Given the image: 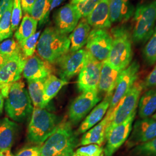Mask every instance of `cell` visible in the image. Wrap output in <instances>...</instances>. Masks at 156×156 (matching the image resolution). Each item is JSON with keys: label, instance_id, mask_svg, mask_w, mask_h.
Here are the masks:
<instances>
[{"label": "cell", "instance_id": "43", "mask_svg": "<svg viewBox=\"0 0 156 156\" xmlns=\"http://www.w3.org/2000/svg\"><path fill=\"white\" fill-rule=\"evenodd\" d=\"M0 156H14V155L12 153L11 149H7L0 151Z\"/></svg>", "mask_w": 156, "mask_h": 156}, {"label": "cell", "instance_id": "46", "mask_svg": "<svg viewBox=\"0 0 156 156\" xmlns=\"http://www.w3.org/2000/svg\"><path fill=\"white\" fill-rule=\"evenodd\" d=\"M83 0H70V4H73V5H76L78 4L79 2L82 1Z\"/></svg>", "mask_w": 156, "mask_h": 156}, {"label": "cell", "instance_id": "31", "mask_svg": "<svg viewBox=\"0 0 156 156\" xmlns=\"http://www.w3.org/2000/svg\"><path fill=\"white\" fill-rule=\"evenodd\" d=\"M143 57L148 65L152 66L156 62V26L153 33L145 45Z\"/></svg>", "mask_w": 156, "mask_h": 156}, {"label": "cell", "instance_id": "44", "mask_svg": "<svg viewBox=\"0 0 156 156\" xmlns=\"http://www.w3.org/2000/svg\"><path fill=\"white\" fill-rule=\"evenodd\" d=\"M4 106V97L1 94L0 91V115L2 113L3 108Z\"/></svg>", "mask_w": 156, "mask_h": 156}, {"label": "cell", "instance_id": "21", "mask_svg": "<svg viewBox=\"0 0 156 156\" xmlns=\"http://www.w3.org/2000/svg\"><path fill=\"white\" fill-rule=\"evenodd\" d=\"M112 95H106L104 100L95 106L78 129V134H83L101 122L109 109Z\"/></svg>", "mask_w": 156, "mask_h": 156}, {"label": "cell", "instance_id": "23", "mask_svg": "<svg viewBox=\"0 0 156 156\" xmlns=\"http://www.w3.org/2000/svg\"><path fill=\"white\" fill-rule=\"evenodd\" d=\"M91 27L86 18H82L69 36L70 40L69 51H75L82 49L87 43Z\"/></svg>", "mask_w": 156, "mask_h": 156}, {"label": "cell", "instance_id": "6", "mask_svg": "<svg viewBox=\"0 0 156 156\" xmlns=\"http://www.w3.org/2000/svg\"><path fill=\"white\" fill-rule=\"evenodd\" d=\"M56 115L45 108H34L27 129V139L32 144L42 145L59 126Z\"/></svg>", "mask_w": 156, "mask_h": 156}, {"label": "cell", "instance_id": "39", "mask_svg": "<svg viewBox=\"0 0 156 156\" xmlns=\"http://www.w3.org/2000/svg\"><path fill=\"white\" fill-rule=\"evenodd\" d=\"M144 82L145 88H156V66L148 76L145 79Z\"/></svg>", "mask_w": 156, "mask_h": 156}, {"label": "cell", "instance_id": "7", "mask_svg": "<svg viewBox=\"0 0 156 156\" xmlns=\"http://www.w3.org/2000/svg\"><path fill=\"white\" fill-rule=\"evenodd\" d=\"M144 89V82L136 81L132 88L125 95L111 113L105 136L112 129L123 123L134 112L136 111L140 95Z\"/></svg>", "mask_w": 156, "mask_h": 156}, {"label": "cell", "instance_id": "18", "mask_svg": "<svg viewBox=\"0 0 156 156\" xmlns=\"http://www.w3.org/2000/svg\"><path fill=\"white\" fill-rule=\"evenodd\" d=\"M123 70L113 67L106 60L102 62L98 91L106 93V95H113L120 74Z\"/></svg>", "mask_w": 156, "mask_h": 156}, {"label": "cell", "instance_id": "25", "mask_svg": "<svg viewBox=\"0 0 156 156\" xmlns=\"http://www.w3.org/2000/svg\"><path fill=\"white\" fill-rule=\"evenodd\" d=\"M67 83V81L59 79L54 75H50L44 82V94L41 108H45L49 104L50 101L55 97L62 87Z\"/></svg>", "mask_w": 156, "mask_h": 156}, {"label": "cell", "instance_id": "35", "mask_svg": "<svg viewBox=\"0 0 156 156\" xmlns=\"http://www.w3.org/2000/svg\"><path fill=\"white\" fill-rule=\"evenodd\" d=\"M22 18V8L21 0H13L11 17V28L13 32L19 27Z\"/></svg>", "mask_w": 156, "mask_h": 156}, {"label": "cell", "instance_id": "11", "mask_svg": "<svg viewBox=\"0 0 156 156\" xmlns=\"http://www.w3.org/2000/svg\"><path fill=\"white\" fill-rule=\"evenodd\" d=\"M98 91H84L74 100L68 112V116L71 123L74 124L79 123L100 101L101 98Z\"/></svg>", "mask_w": 156, "mask_h": 156}, {"label": "cell", "instance_id": "27", "mask_svg": "<svg viewBox=\"0 0 156 156\" xmlns=\"http://www.w3.org/2000/svg\"><path fill=\"white\" fill-rule=\"evenodd\" d=\"M38 23V22L37 20L34 19L27 13H25L20 26L15 33V38L19 43L28 38L35 33Z\"/></svg>", "mask_w": 156, "mask_h": 156}, {"label": "cell", "instance_id": "3", "mask_svg": "<svg viewBox=\"0 0 156 156\" xmlns=\"http://www.w3.org/2000/svg\"><path fill=\"white\" fill-rule=\"evenodd\" d=\"M69 48L70 40L67 35L60 33L55 27H49L39 37L37 50L41 58L52 64L67 53Z\"/></svg>", "mask_w": 156, "mask_h": 156}, {"label": "cell", "instance_id": "5", "mask_svg": "<svg viewBox=\"0 0 156 156\" xmlns=\"http://www.w3.org/2000/svg\"><path fill=\"white\" fill-rule=\"evenodd\" d=\"M6 98V113L13 121L22 123L33 113L32 102L22 80L12 84Z\"/></svg>", "mask_w": 156, "mask_h": 156}, {"label": "cell", "instance_id": "50", "mask_svg": "<svg viewBox=\"0 0 156 156\" xmlns=\"http://www.w3.org/2000/svg\"><path fill=\"white\" fill-rule=\"evenodd\" d=\"M4 41V39L2 38V37H1V35H0V42H2V41Z\"/></svg>", "mask_w": 156, "mask_h": 156}, {"label": "cell", "instance_id": "36", "mask_svg": "<svg viewBox=\"0 0 156 156\" xmlns=\"http://www.w3.org/2000/svg\"><path fill=\"white\" fill-rule=\"evenodd\" d=\"M100 0H83L75 5L82 18H86L93 11Z\"/></svg>", "mask_w": 156, "mask_h": 156}, {"label": "cell", "instance_id": "29", "mask_svg": "<svg viewBox=\"0 0 156 156\" xmlns=\"http://www.w3.org/2000/svg\"><path fill=\"white\" fill-rule=\"evenodd\" d=\"M44 80H30L28 82V94L35 108H41L44 94Z\"/></svg>", "mask_w": 156, "mask_h": 156}, {"label": "cell", "instance_id": "33", "mask_svg": "<svg viewBox=\"0 0 156 156\" xmlns=\"http://www.w3.org/2000/svg\"><path fill=\"white\" fill-rule=\"evenodd\" d=\"M131 154L134 156H156V138L134 147Z\"/></svg>", "mask_w": 156, "mask_h": 156}, {"label": "cell", "instance_id": "30", "mask_svg": "<svg viewBox=\"0 0 156 156\" xmlns=\"http://www.w3.org/2000/svg\"><path fill=\"white\" fill-rule=\"evenodd\" d=\"M13 0H12L8 8L4 13L0 20V35L4 39L10 38L13 34L11 28L12 11Z\"/></svg>", "mask_w": 156, "mask_h": 156}, {"label": "cell", "instance_id": "26", "mask_svg": "<svg viewBox=\"0 0 156 156\" xmlns=\"http://www.w3.org/2000/svg\"><path fill=\"white\" fill-rule=\"evenodd\" d=\"M138 107L141 119L150 117L156 113V88H152L144 93L140 97Z\"/></svg>", "mask_w": 156, "mask_h": 156}, {"label": "cell", "instance_id": "51", "mask_svg": "<svg viewBox=\"0 0 156 156\" xmlns=\"http://www.w3.org/2000/svg\"><path fill=\"white\" fill-rule=\"evenodd\" d=\"M71 156H76V153H74V154H73Z\"/></svg>", "mask_w": 156, "mask_h": 156}, {"label": "cell", "instance_id": "15", "mask_svg": "<svg viewBox=\"0 0 156 156\" xmlns=\"http://www.w3.org/2000/svg\"><path fill=\"white\" fill-rule=\"evenodd\" d=\"M53 18L56 30L60 33L67 35L73 32L82 16L75 5L68 4L57 10Z\"/></svg>", "mask_w": 156, "mask_h": 156}, {"label": "cell", "instance_id": "1", "mask_svg": "<svg viewBox=\"0 0 156 156\" xmlns=\"http://www.w3.org/2000/svg\"><path fill=\"white\" fill-rule=\"evenodd\" d=\"M112 45L106 60L113 67L120 70L126 68L133 59V41L131 30L124 24H119L111 31Z\"/></svg>", "mask_w": 156, "mask_h": 156}, {"label": "cell", "instance_id": "20", "mask_svg": "<svg viewBox=\"0 0 156 156\" xmlns=\"http://www.w3.org/2000/svg\"><path fill=\"white\" fill-rule=\"evenodd\" d=\"M109 4L112 24H123L133 17L135 8L131 0H109Z\"/></svg>", "mask_w": 156, "mask_h": 156}, {"label": "cell", "instance_id": "8", "mask_svg": "<svg viewBox=\"0 0 156 156\" xmlns=\"http://www.w3.org/2000/svg\"><path fill=\"white\" fill-rule=\"evenodd\" d=\"M112 37L106 29L93 28L90 31L86 43V50L101 62L107 60L111 49Z\"/></svg>", "mask_w": 156, "mask_h": 156}, {"label": "cell", "instance_id": "32", "mask_svg": "<svg viewBox=\"0 0 156 156\" xmlns=\"http://www.w3.org/2000/svg\"><path fill=\"white\" fill-rule=\"evenodd\" d=\"M40 34L41 31H38L34 34L31 37H28V38L24 39L19 43L23 55L26 58L33 56L37 49Z\"/></svg>", "mask_w": 156, "mask_h": 156}, {"label": "cell", "instance_id": "13", "mask_svg": "<svg viewBox=\"0 0 156 156\" xmlns=\"http://www.w3.org/2000/svg\"><path fill=\"white\" fill-rule=\"evenodd\" d=\"M140 68L139 62L134 61L121 72L112 97L108 110H113L121 99L132 88L137 81Z\"/></svg>", "mask_w": 156, "mask_h": 156}, {"label": "cell", "instance_id": "16", "mask_svg": "<svg viewBox=\"0 0 156 156\" xmlns=\"http://www.w3.org/2000/svg\"><path fill=\"white\" fill-rule=\"evenodd\" d=\"M26 60L22 52L9 57L0 68V84L11 86L20 80Z\"/></svg>", "mask_w": 156, "mask_h": 156}, {"label": "cell", "instance_id": "40", "mask_svg": "<svg viewBox=\"0 0 156 156\" xmlns=\"http://www.w3.org/2000/svg\"><path fill=\"white\" fill-rule=\"evenodd\" d=\"M35 1L36 0H21V4L23 12L29 15Z\"/></svg>", "mask_w": 156, "mask_h": 156}, {"label": "cell", "instance_id": "12", "mask_svg": "<svg viewBox=\"0 0 156 156\" xmlns=\"http://www.w3.org/2000/svg\"><path fill=\"white\" fill-rule=\"evenodd\" d=\"M136 112H134L123 122L113 128L105 136L106 146L104 149L105 156H112L125 143L131 133Z\"/></svg>", "mask_w": 156, "mask_h": 156}, {"label": "cell", "instance_id": "48", "mask_svg": "<svg viewBox=\"0 0 156 156\" xmlns=\"http://www.w3.org/2000/svg\"><path fill=\"white\" fill-rule=\"evenodd\" d=\"M7 86H4V85H2V84H0V90H1L3 89L4 88H5V87H7Z\"/></svg>", "mask_w": 156, "mask_h": 156}, {"label": "cell", "instance_id": "4", "mask_svg": "<svg viewBox=\"0 0 156 156\" xmlns=\"http://www.w3.org/2000/svg\"><path fill=\"white\" fill-rule=\"evenodd\" d=\"M156 26V0L138 4L135 9L133 19V42L140 44L147 41Z\"/></svg>", "mask_w": 156, "mask_h": 156}, {"label": "cell", "instance_id": "24", "mask_svg": "<svg viewBox=\"0 0 156 156\" xmlns=\"http://www.w3.org/2000/svg\"><path fill=\"white\" fill-rule=\"evenodd\" d=\"M17 131L16 123L7 117L0 120V151L11 149Z\"/></svg>", "mask_w": 156, "mask_h": 156}, {"label": "cell", "instance_id": "37", "mask_svg": "<svg viewBox=\"0 0 156 156\" xmlns=\"http://www.w3.org/2000/svg\"><path fill=\"white\" fill-rule=\"evenodd\" d=\"M104 152V149L98 145L91 144V145H86L83 147L79 148L76 151L75 153L76 154H84L88 156H94L98 154Z\"/></svg>", "mask_w": 156, "mask_h": 156}, {"label": "cell", "instance_id": "38", "mask_svg": "<svg viewBox=\"0 0 156 156\" xmlns=\"http://www.w3.org/2000/svg\"><path fill=\"white\" fill-rule=\"evenodd\" d=\"M41 145H37L23 148L14 156H41Z\"/></svg>", "mask_w": 156, "mask_h": 156}, {"label": "cell", "instance_id": "34", "mask_svg": "<svg viewBox=\"0 0 156 156\" xmlns=\"http://www.w3.org/2000/svg\"><path fill=\"white\" fill-rule=\"evenodd\" d=\"M21 52L20 45L15 39H6L0 44V53L8 57Z\"/></svg>", "mask_w": 156, "mask_h": 156}, {"label": "cell", "instance_id": "49", "mask_svg": "<svg viewBox=\"0 0 156 156\" xmlns=\"http://www.w3.org/2000/svg\"><path fill=\"white\" fill-rule=\"evenodd\" d=\"M153 118L154 119H156V113L153 115Z\"/></svg>", "mask_w": 156, "mask_h": 156}, {"label": "cell", "instance_id": "41", "mask_svg": "<svg viewBox=\"0 0 156 156\" xmlns=\"http://www.w3.org/2000/svg\"><path fill=\"white\" fill-rule=\"evenodd\" d=\"M12 0H0V20Z\"/></svg>", "mask_w": 156, "mask_h": 156}, {"label": "cell", "instance_id": "17", "mask_svg": "<svg viewBox=\"0 0 156 156\" xmlns=\"http://www.w3.org/2000/svg\"><path fill=\"white\" fill-rule=\"evenodd\" d=\"M49 64L38 56L33 55L26 60L23 71V77L27 81H45L51 73V69Z\"/></svg>", "mask_w": 156, "mask_h": 156}, {"label": "cell", "instance_id": "42", "mask_svg": "<svg viewBox=\"0 0 156 156\" xmlns=\"http://www.w3.org/2000/svg\"><path fill=\"white\" fill-rule=\"evenodd\" d=\"M64 1L66 0H52L50 6V11L58 6L60 5Z\"/></svg>", "mask_w": 156, "mask_h": 156}, {"label": "cell", "instance_id": "22", "mask_svg": "<svg viewBox=\"0 0 156 156\" xmlns=\"http://www.w3.org/2000/svg\"><path fill=\"white\" fill-rule=\"evenodd\" d=\"M112 110H108L106 116L98 124L89 130L84 133L80 141V144L83 146L95 144L101 146L105 140V131L109 122L111 113Z\"/></svg>", "mask_w": 156, "mask_h": 156}, {"label": "cell", "instance_id": "19", "mask_svg": "<svg viewBox=\"0 0 156 156\" xmlns=\"http://www.w3.org/2000/svg\"><path fill=\"white\" fill-rule=\"evenodd\" d=\"M109 1L100 0L93 11L86 17L90 27L106 30L111 27Z\"/></svg>", "mask_w": 156, "mask_h": 156}, {"label": "cell", "instance_id": "2", "mask_svg": "<svg viewBox=\"0 0 156 156\" xmlns=\"http://www.w3.org/2000/svg\"><path fill=\"white\" fill-rule=\"evenodd\" d=\"M78 144L69 122L60 123L55 132L41 145V156H71Z\"/></svg>", "mask_w": 156, "mask_h": 156}, {"label": "cell", "instance_id": "45", "mask_svg": "<svg viewBox=\"0 0 156 156\" xmlns=\"http://www.w3.org/2000/svg\"><path fill=\"white\" fill-rule=\"evenodd\" d=\"M8 58H9L8 57L0 53V68L5 64V62L8 59Z\"/></svg>", "mask_w": 156, "mask_h": 156}, {"label": "cell", "instance_id": "9", "mask_svg": "<svg viewBox=\"0 0 156 156\" xmlns=\"http://www.w3.org/2000/svg\"><path fill=\"white\" fill-rule=\"evenodd\" d=\"M87 51L81 49L75 51H69L59 58L55 64L58 75L67 81L78 75L83 67Z\"/></svg>", "mask_w": 156, "mask_h": 156}, {"label": "cell", "instance_id": "10", "mask_svg": "<svg viewBox=\"0 0 156 156\" xmlns=\"http://www.w3.org/2000/svg\"><path fill=\"white\" fill-rule=\"evenodd\" d=\"M102 62L87 51L86 62L78 76L77 86L80 91L98 90Z\"/></svg>", "mask_w": 156, "mask_h": 156}, {"label": "cell", "instance_id": "14", "mask_svg": "<svg viewBox=\"0 0 156 156\" xmlns=\"http://www.w3.org/2000/svg\"><path fill=\"white\" fill-rule=\"evenodd\" d=\"M156 138V120L147 117L137 120L132 128L127 147H134Z\"/></svg>", "mask_w": 156, "mask_h": 156}, {"label": "cell", "instance_id": "47", "mask_svg": "<svg viewBox=\"0 0 156 156\" xmlns=\"http://www.w3.org/2000/svg\"><path fill=\"white\" fill-rule=\"evenodd\" d=\"M76 156H105V154H104V152L100 153V154H96V155H94V156H88V155H84V154H76Z\"/></svg>", "mask_w": 156, "mask_h": 156}, {"label": "cell", "instance_id": "28", "mask_svg": "<svg viewBox=\"0 0 156 156\" xmlns=\"http://www.w3.org/2000/svg\"><path fill=\"white\" fill-rule=\"evenodd\" d=\"M52 0H36L29 15L37 20L40 26L48 21Z\"/></svg>", "mask_w": 156, "mask_h": 156}]
</instances>
